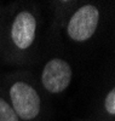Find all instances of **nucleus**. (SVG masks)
Segmentation results:
<instances>
[{"label":"nucleus","instance_id":"f257e3e1","mask_svg":"<svg viewBox=\"0 0 115 121\" xmlns=\"http://www.w3.org/2000/svg\"><path fill=\"white\" fill-rule=\"evenodd\" d=\"M13 110L23 120H32L40 112V98L36 91L26 82H16L10 90Z\"/></svg>","mask_w":115,"mask_h":121},{"label":"nucleus","instance_id":"f03ea898","mask_svg":"<svg viewBox=\"0 0 115 121\" xmlns=\"http://www.w3.org/2000/svg\"><path fill=\"white\" fill-rule=\"evenodd\" d=\"M99 12L93 5H85L73 15L68 24V34L73 40L85 41L96 32Z\"/></svg>","mask_w":115,"mask_h":121},{"label":"nucleus","instance_id":"7ed1b4c3","mask_svg":"<svg viewBox=\"0 0 115 121\" xmlns=\"http://www.w3.org/2000/svg\"><path fill=\"white\" fill-rule=\"evenodd\" d=\"M41 80L47 91L52 93H59L70 84L71 68L63 59H51L44 68Z\"/></svg>","mask_w":115,"mask_h":121},{"label":"nucleus","instance_id":"20e7f679","mask_svg":"<svg viewBox=\"0 0 115 121\" xmlns=\"http://www.w3.org/2000/svg\"><path fill=\"white\" fill-rule=\"evenodd\" d=\"M35 29H36V21L32 13L26 11L18 13L15 18L11 29L13 43L19 48L29 47L34 41Z\"/></svg>","mask_w":115,"mask_h":121},{"label":"nucleus","instance_id":"39448f33","mask_svg":"<svg viewBox=\"0 0 115 121\" xmlns=\"http://www.w3.org/2000/svg\"><path fill=\"white\" fill-rule=\"evenodd\" d=\"M0 121H18L15 110L3 98H0Z\"/></svg>","mask_w":115,"mask_h":121},{"label":"nucleus","instance_id":"423d86ee","mask_svg":"<svg viewBox=\"0 0 115 121\" xmlns=\"http://www.w3.org/2000/svg\"><path fill=\"white\" fill-rule=\"evenodd\" d=\"M106 109L111 115L115 114V91L111 90L106 98Z\"/></svg>","mask_w":115,"mask_h":121}]
</instances>
